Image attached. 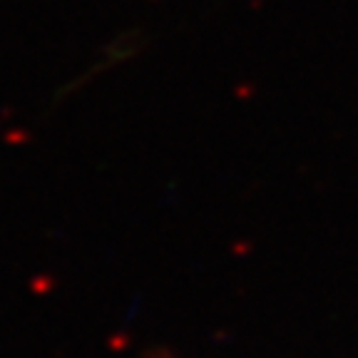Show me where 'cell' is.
Wrapping results in <instances>:
<instances>
[{
	"label": "cell",
	"instance_id": "obj_1",
	"mask_svg": "<svg viewBox=\"0 0 358 358\" xmlns=\"http://www.w3.org/2000/svg\"><path fill=\"white\" fill-rule=\"evenodd\" d=\"M157 358H169V356H157Z\"/></svg>",
	"mask_w": 358,
	"mask_h": 358
}]
</instances>
